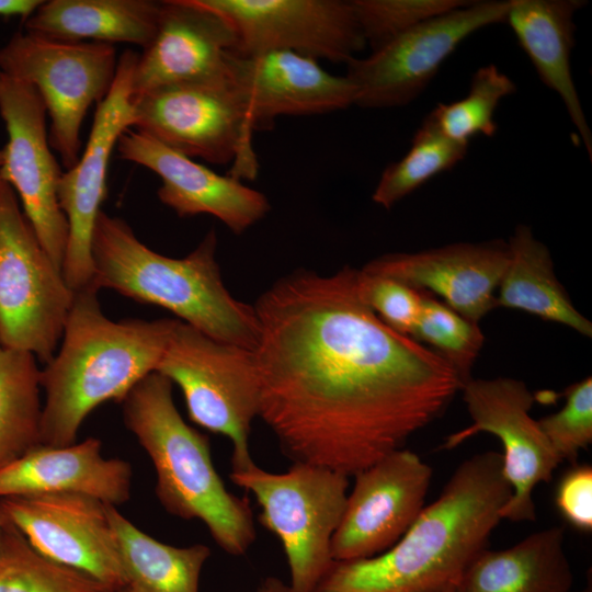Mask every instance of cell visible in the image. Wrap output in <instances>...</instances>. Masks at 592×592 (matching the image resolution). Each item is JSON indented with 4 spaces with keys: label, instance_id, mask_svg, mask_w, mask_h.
Instances as JSON below:
<instances>
[{
    "label": "cell",
    "instance_id": "6da1fadb",
    "mask_svg": "<svg viewBox=\"0 0 592 592\" xmlns=\"http://www.w3.org/2000/svg\"><path fill=\"white\" fill-rule=\"evenodd\" d=\"M358 270H297L253 305L259 417L293 463L354 476L403 448L463 383L432 349L361 298Z\"/></svg>",
    "mask_w": 592,
    "mask_h": 592
},
{
    "label": "cell",
    "instance_id": "7a4b0ae2",
    "mask_svg": "<svg viewBox=\"0 0 592 592\" xmlns=\"http://www.w3.org/2000/svg\"><path fill=\"white\" fill-rule=\"evenodd\" d=\"M511 496L502 455H473L390 548L334 561L315 592H443L486 548Z\"/></svg>",
    "mask_w": 592,
    "mask_h": 592
},
{
    "label": "cell",
    "instance_id": "3957f363",
    "mask_svg": "<svg viewBox=\"0 0 592 592\" xmlns=\"http://www.w3.org/2000/svg\"><path fill=\"white\" fill-rule=\"evenodd\" d=\"M99 291L91 285L73 293L58 349L41 368L44 445L76 443L86 418L106 401L122 402L156 372L167 346L174 319L112 320Z\"/></svg>",
    "mask_w": 592,
    "mask_h": 592
},
{
    "label": "cell",
    "instance_id": "277c9868",
    "mask_svg": "<svg viewBox=\"0 0 592 592\" xmlns=\"http://www.w3.org/2000/svg\"><path fill=\"white\" fill-rule=\"evenodd\" d=\"M216 249L212 229L186 257L169 258L144 244L125 220L101 210L91 239L93 285L164 308L217 341L253 351L259 339L254 308L226 288Z\"/></svg>",
    "mask_w": 592,
    "mask_h": 592
},
{
    "label": "cell",
    "instance_id": "5b68a950",
    "mask_svg": "<svg viewBox=\"0 0 592 592\" xmlns=\"http://www.w3.org/2000/svg\"><path fill=\"white\" fill-rule=\"evenodd\" d=\"M172 385L159 372L145 376L121 402L124 423L151 459L162 506L180 519L201 521L225 553L242 556L257 537L250 502L226 488L209 440L183 420Z\"/></svg>",
    "mask_w": 592,
    "mask_h": 592
},
{
    "label": "cell",
    "instance_id": "8992f818",
    "mask_svg": "<svg viewBox=\"0 0 592 592\" xmlns=\"http://www.w3.org/2000/svg\"><path fill=\"white\" fill-rule=\"evenodd\" d=\"M229 478L254 497L258 521L281 543L292 592H315L334 562L331 542L345 508L349 477L307 463H293L283 473L254 463Z\"/></svg>",
    "mask_w": 592,
    "mask_h": 592
},
{
    "label": "cell",
    "instance_id": "52a82bcc",
    "mask_svg": "<svg viewBox=\"0 0 592 592\" xmlns=\"http://www.w3.org/2000/svg\"><path fill=\"white\" fill-rule=\"evenodd\" d=\"M156 372L179 386L189 418L229 439L231 471L254 464L249 449L260 411V386L252 350L217 341L174 319Z\"/></svg>",
    "mask_w": 592,
    "mask_h": 592
},
{
    "label": "cell",
    "instance_id": "ba28073f",
    "mask_svg": "<svg viewBox=\"0 0 592 592\" xmlns=\"http://www.w3.org/2000/svg\"><path fill=\"white\" fill-rule=\"evenodd\" d=\"M132 105L137 132L192 159L231 163L228 175L237 180L257 177L255 128L228 72L149 91Z\"/></svg>",
    "mask_w": 592,
    "mask_h": 592
},
{
    "label": "cell",
    "instance_id": "9c48e42d",
    "mask_svg": "<svg viewBox=\"0 0 592 592\" xmlns=\"http://www.w3.org/2000/svg\"><path fill=\"white\" fill-rule=\"evenodd\" d=\"M72 298L14 190L1 181L0 344L48 363L60 343Z\"/></svg>",
    "mask_w": 592,
    "mask_h": 592
},
{
    "label": "cell",
    "instance_id": "30bf717a",
    "mask_svg": "<svg viewBox=\"0 0 592 592\" xmlns=\"http://www.w3.org/2000/svg\"><path fill=\"white\" fill-rule=\"evenodd\" d=\"M117 62L114 45L60 42L25 31L0 47V71L39 93L50 118L49 146L66 170L80 158L82 122L107 95Z\"/></svg>",
    "mask_w": 592,
    "mask_h": 592
},
{
    "label": "cell",
    "instance_id": "8fae6325",
    "mask_svg": "<svg viewBox=\"0 0 592 592\" xmlns=\"http://www.w3.org/2000/svg\"><path fill=\"white\" fill-rule=\"evenodd\" d=\"M506 1H468L465 5L428 20L346 65L355 86V105L388 109L415 100L443 62L470 35L505 21Z\"/></svg>",
    "mask_w": 592,
    "mask_h": 592
},
{
    "label": "cell",
    "instance_id": "7c38bea8",
    "mask_svg": "<svg viewBox=\"0 0 592 592\" xmlns=\"http://www.w3.org/2000/svg\"><path fill=\"white\" fill-rule=\"evenodd\" d=\"M460 391L473 423L446 437L443 448L456 447L479 432L497 436L503 446V475L512 488L501 520L535 521L533 491L538 483L550 481L561 460L530 414L534 395L524 382L510 377H471Z\"/></svg>",
    "mask_w": 592,
    "mask_h": 592
},
{
    "label": "cell",
    "instance_id": "4fadbf2b",
    "mask_svg": "<svg viewBox=\"0 0 592 592\" xmlns=\"http://www.w3.org/2000/svg\"><path fill=\"white\" fill-rule=\"evenodd\" d=\"M0 116L8 133L0 179L14 190L38 240L61 270L68 223L57 198L62 171L50 151L45 104L32 84L0 71Z\"/></svg>",
    "mask_w": 592,
    "mask_h": 592
},
{
    "label": "cell",
    "instance_id": "5bb4252c",
    "mask_svg": "<svg viewBox=\"0 0 592 592\" xmlns=\"http://www.w3.org/2000/svg\"><path fill=\"white\" fill-rule=\"evenodd\" d=\"M137 58L138 54L132 49L118 57L113 84L96 104L83 153L71 169L62 171L57 184L58 203L68 223L61 272L73 293L93 285L91 239L105 198L112 151L119 136L135 124L132 79Z\"/></svg>",
    "mask_w": 592,
    "mask_h": 592
},
{
    "label": "cell",
    "instance_id": "9a60e30c",
    "mask_svg": "<svg viewBox=\"0 0 592 592\" xmlns=\"http://www.w3.org/2000/svg\"><path fill=\"white\" fill-rule=\"evenodd\" d=\"M110 504L79 493L0 498V519L46 558L112 590L125 588Z\"/></svg>",
    "mask_w": 592,
    "mask_h": 592
},
{
    "label": "cell",
    "instance_id": "2e32d148",
    "mask_svg": "<svg viewBox=\"0 0 592 592\" xmlns=\"http://www.w3.org/2000/svg\"><path fill=\"white\" fill-rule=\"evenodd\" d=\"M202 1L230 23L238 55L286 50L348 64L366 46L351 1Z\"/></svg>",
    "mask_w": 592,
    "mask_h": 592
},
{
    "label": "cell",
    "instance_id": "e0dca14e",
    "mask_svg": "<svg viewBox=\"0 0 592 592\" xmlns=\"http://www.w3.org/2000/svg\"><path fill=\"white\" fill-rule=\"evenodd\" d=\"M432 475L431 466L406 448L355 474L332 537L333 560L369 558L390 548L424 508Z\"/></svg>",
    "mask_w": 592,
    "mask_h": 592
},
{
    "label": "cell",
    "instance_id": "ac0fdd59",
    "mask_svg": "<svg viewBox=\"0 0 592 592\" xmlns=\"http://www.w3.org/2000/svg\"><path fill=\"white\" fill-rule=\"evenodd\" d=\"M236 43L230 23L202 0L161 1L157 32L138 54L132 99L162 87L226 76Z\"/></svg>",
    "mask_w": 592,
    "mask_h": 592
},
{
    "label": "cell",
    "instance_id": "d6986e66",
    "mask_svg": "<svg viewBox=\"0 0 592 592\" xmlns=\"http://www.w3.org/2000/svg\"><path fill=\"white\" fill-rule=\"evenodd\" d=\"M227 66L255 130L271 128L282 115L330 113L356 102V88L346 76L330 73L309 56L286 50L231 53Z\"/></svg>",
    "mask_w": 592,
    "mask_h": 592
},
{
    "label": "cell",
    "instance_id": "ffe728a7",
    "mask_svg": "<svg viewBox=\"0 0 592 592\" xmlns=\"http://www.w3.org/2000/svg\"><path fill=\"white\" fill-rule=\"evenodd\" d=\"M116 148L122 159L140 164L161 179L158 198L180 217L212 215L240 235L271 209L263 193L137 130L124 132Z\"/></svg>",
    "mask_w": 592,
    "mask_h": 592
},
{
    "label": "cell",
    "instance_id": "44dd1931",
    "mask_svg": "<svg viewBox=\"0 0 592 592\" xmlns=\"http://www.w3.org/2000/svg\"><path fill=\"white\" fill-rule=\"evenodd\" d=\"M509 263L508 243L459 242L412 253H388L362 271L441 296L447 306L477 322L497 307L496 292Z\"/></svg>",
    "mask_w": 592,
    "mask_h": 592
},
{
    "label": "cell",
    "instance_id": "7402d4cb",
    "mask_svg": "<svg viewBox=\"0 0 592 592\" xmlns=\"http://www.w3.org/2000/svg\"><path fill=\"white\" fill-rule=\"evenodd\" d=\"M130 487L129 463L103 457L95 437L68 446L41 444L0 468V498L79 493L116 506L129 500Z\"/></svg>",
    "mask_w": 592,
    "mask_h": 592
},
{
    "label": "cell",
    "instance_id": "603a6c76",
    "mask_svg": "<svg viewBox=\"0 0 592 592\" xmlns=\"http://www.w3.org/2000/svg\"><path fill=\"white\" fill-rule=\"evenodd\" d=\"M581 0H510L505 21L539 79L556 92L592 158V134L571 72L574 14Z\"/></svg>",
    "mask_w": 592,
    "mask_h": 592
},
{
    "label": "cell",
    "instance_id": "cb8c5ba5",
    "mask_svg": "<svg viewBox=\"0 0 592 592\" xmlns=\"http://www.w3.org/2000/svg\"><path fill=\"white\" fill-rule=\"evenodd\" d=\"M572 584L565 528L554 526L505 549L485 548L463 573L456 592H571Z\"/></svg>",
    "mask_w": 592,
    "mask_h": 592
},
{
    "label": "cell",
    "instance_id": "d4e9b609",
    "mask_svg": "<svg viewBox=\"0 0 592 592\" xmlns=\"http://www.w3.org/2000/svg\"><path fill=\"white\" fill-rule=\"evenodd\" d=\"M161 1L48 0L23 23L25 32L60 42L128 43L145 49L152 41Z\"/></svg>",
    "mask_w": 592,
    "mask_h": 592
},
{
    "label": "cell",
    "instance_id": "484cf974",
    "mask_svg": "<svg viewBox=\"0 0 592 592\" xmlns=\"http://www.w3.org/2000/svg\"><path fill=\"white\" fill-rule=\"evenodd\" d=\"M509 263L498 286L497 307L519 309L592 337V323L573 306L558 281L547 247L526 225L508 242Z\"/></svg>",
    "mask_w": 592,
    "mask_h": 592
},
{
    "label": "cell",
    "instance_id": "4316f807",
    "mask_svg": "<svg viewBox=\"0 0 592 592\" xmlns=\"http://www.w3.org/2000/svg\"><path fill=\"white\" fill-rule=\"evenodd\" d=\"M110 517L128 592H200L210 549L203 544L177 547L139 530L114 505Z\"/></svg>",
    "mask_w": 592,
    "mask_h": 592
},
{
    "label": "cell",
    "instance_id": "83f0119b",
    "mask_svg": "<svg viewBox=\"0 0 592 592\" xmlns=\"http://www.w3.org/2000/svg\"><path fill=\"white\" fill-rule=\"evenodd\" d=\"M41 389L36 356L0 344V468L42 444Z\"/></svg>",
    "mask_w": 592,
    "mask_h": 592
},
{
    "label": "cell",
    "instance_id": "f1b7e54d",
    "mask_svg": "<svg viewBox=\"0 0 592 592\" xmlns=\"http://www.w3.org/2000/svg\"><path fill=\"white\" fill-rule=\"evenodd\" d=\"M91 577L38 553L0 519V592H114Z\"/></svg>",
    "mask_w": 592,
    "mask_h": 592
},
{
    "label": "cell",
    "instance_id": "f546056e",
    "mask_svg": "<svg viewBox=\"0 0 592 592\" xmlns=\"http://www.w3.org/2000/svg\"><path fill=\"white\" fill-rule=\"evenodd\" d=\"M468 145L447 138L429 114L413 135L407 153L382 173L373 201L390 208L435 175L453 169L467 153Z\"/></svg>",
    "mask_w": 592,
    "mask_h": 592
},
{
    "label": "cell",
    "instance_id": "4dcf8cb0",
    "mask_svg": "<svg viewBox=\"0 0 592 592\" xmlns=\"http://www.w3.org/2000/svg\"><path fill=\"white\" fill-rule=\"evenodd\" d=\"M515 91L516 86L510 77L497 66L487 65L473 75L465 98L440 103L430 115L447 138L468 145L474 137H492L496 134V110L502 99Z\"/></svg>",
    "mask_w": 592,
    "mask_h": 592
},
{
    "label": "cell",
    "instance_id": "1f68e13d",
    "mask_svg": "<svg viewBox=\"0 0 592 592\" xmlns=\"http://www.w3.org/2000/svg\"><path fill=\"white\" fill-rule=\"evenodd\" d=\"M410 337L432 346L451 364L463 384L471 378V368L485 342L477 322L426 292H423L422 309Z\"/></svg>",
    "mask_w": 592,
    "mask_h": 592
},
{
    "label": "cell",
    "instance_id": "d6a6232c",
    "mask_svg": "<svg viewBox=\"0 0 592 592\" xmlns=\"http://www.w3.org/2000/svg\"><path fill=\"white\" fill-rule=\"evenodd\" d=\"M464 0H352L366 45L375 50L433 18L463 7Z\"/></svg>",
    "mask_w": 592,
    "mask_h": 592
},
{
    "label": "cell",
    "instance_id": "836d02e7",
    "mask_svg": "<svg viewBox=\"0 0 592 592\" xmlns=\"http://www.w3.org/2000/svg\"><path fill=\"white\" fill-rule=\"evenodd\" d=\"M565 406L537 420L561 462L576 465L580 451L592 442V378L588 376L565 390Z\"/></svg>",
    "mask_w": 592,
    "mask_h": 592
},
{
    "label": "cell",
    "instance_id": "e575fe53",
    "mask_svg": "<svg viewBox=\"0 0 592 592\" xmlns=\"http://www.w3.org/2000/svg\"><path fill=\"white\" fill-rule=\"evenodd\" d=\"M357 289L362 300L388 327L410 337L422 309V291L362 270L357 273Z\"/></svg>",
    "mask_w": 592,
    "mask_h": 592
},
{
    "label": "cell",
    "instance_id": "d590c367",
    "mask_svg": "<svg viewBox=\"0 0 592 592\" xmlns=\"http://www.w3.org/2000/svg\"><path fill=\"white\" fill-rule=\"evenodd\" d=\"M562 517L581 532L592 530V467L572 465L562 476L555 493Z\"/></svg>",
    "mask_w": 592,
    "mask_h": 592
},
{
    "label": "cell",
    "instance_id": "8d00e7d4",
    "mask_svg": "<svg viewBox=\"0 0 592 592\" xmlns=\"http://www.w3.org/2000/svg\"><path fill=\"white\" fill-rule=\"evenodd\" d=\"M43 0H0V18H19L24 23Z\"/></svg>",
    "mask_w": 592,
    "mask_h": 592
},
{
    "label": "cell",
    "instance_id": "74e56055",
    "mask_svg": "<svg viewBox=\"0 0 592 592\" xmlns=\"http://www.w3.org/2000/svg\"><path fill=\"white\" fill-rule=\"evenodd\" d=\"M254 592H292L288 584L275 577H267Z\"/></svg>",
    "mask_w": 592,
    "mask_h": 592
},
{
    "label": "cell",
    "instance_id": "f35d334b",
    "mask_svg": "<svg viewBox=\"0 0 592 592\" xmlns=\"http://www.w3.org/2000/svg\"><path fill=\"white\" fill-rule=\"evenodd\" d=\"M571 592H592V588H591V585H588V587L583 588L580 591H571Z\"/></svg>",
    "mask_w": 592,
    "mask_h": 592
},
{
    "label": "cell",
    "instance_id": "ab89813d",
    "mask_svg": "<svg viewBox=\"0 0 592 592\" xmlns=\"http://www.w3.org/2000/svg\"><path fill=\"white\" fill-rule=\"evenodd\" d=\"M443 592H456V585H452L449 588H447L445 591Z\"/></svg>",
    "mask_w": 592,
    "mask_h": 592
},
{
    "label": "cell",
    "instance_id": "60d3db41",
    "mask_svg": "<svg viewBox=\"0 0 592 592\" xmlns=\"http://www.w3.org/2000/svg\"><path fill=\"white\" fill-rule=\"evenodd\" d=\"M2 161H3V153H2V149H0V167H1V164H2ZM1 181H2V180L0 179V182H1Z\"/></svg>",
    "mask_w": 592,
    "mask_h": 592
},
{
    "label": "cell",
    "instance_id": "b9f144b4",
    "mask_svg": "<svg viewBox=\"0 0 592 592\" xmlns=\"http://www.w3.org/2000/svg\"><path fill=\"white\" fill-rule=\"evenodd\" d=\"M114 592H128V591L125 588H123V589L116 590Z\"/></svg>",
    "mask_w": 592,
    "mask_h": 592
}]
</instances>
